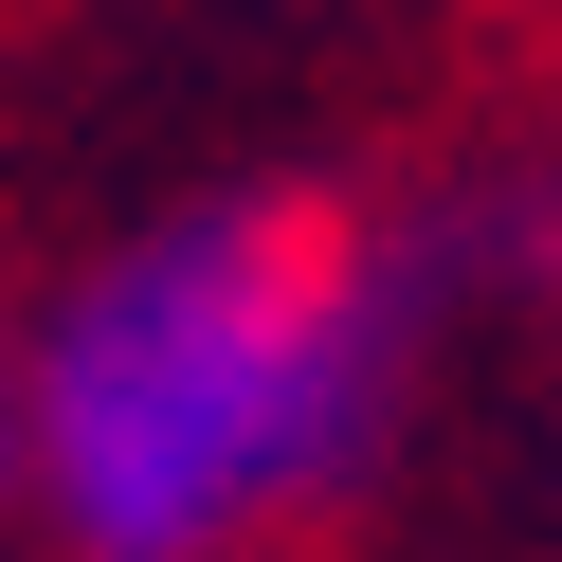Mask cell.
Masks as SVG:
<instances>
[{"mask_svg": "<svg viewBox=\"0 0 562 562\" xmlns=\"http://www.w3.org/2000/svg\"><path fill=\"white\" fill-rule=\"evenodd\" d=\"M0 472H19V400H0Z\"/></svg>", "mask_w": 562, "mask_h": 562, "instance_id": "cell-3", "label": "cell"}, {"mask_svg": "<svg viewBox=\"0 0 562 562\" xmlns=\"http://www.w3.org/2000/svg\"><path fill=\"white\" fill-rule=\"evenodd\" d=\"M381 400H400V255L345 200H218L55 308L19 453L74 562H218L363 472Z\"/></svg>", "mask_w": 562, "mask_h": 562, "instance_id": "cell-1", "label": "cell"}, {"mask_svg": "<svg viewBox=\"0 0 562 562\" xmlns=\"http://www.w3.org/2000/svg\"><path fill=\"white\" fill-rule=\"evenodd\" d=\"M490 255H508L526 291L562 308V164H544V182H508V218H490Z\"/></svg>", "mask_w": 562, "mask_h": 562, "instance_id": "cell-2", "label": "cell"}]
</instances>
